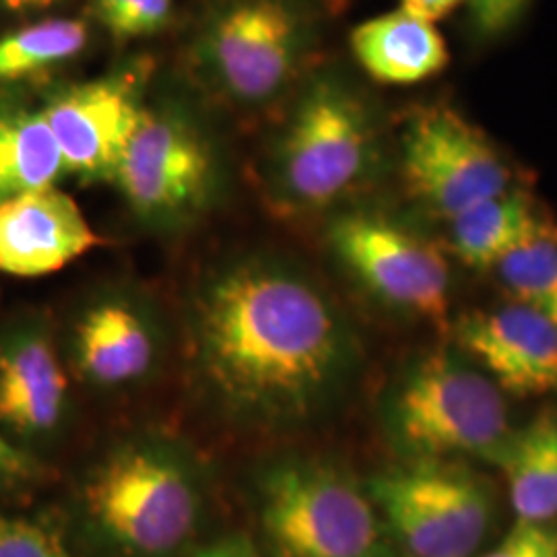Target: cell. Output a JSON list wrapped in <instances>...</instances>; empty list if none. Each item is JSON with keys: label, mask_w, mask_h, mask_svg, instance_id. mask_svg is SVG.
Masks as SVG:
<instances>
[{"label": "cell", "mask_w": 557, "mask_h": 557, "mask_svg": "<svg viewBox=\"0 0 557 557\" xmlns=\"http://www.w3.org/2000/svg\"><path fill=\"white\" fill-rule=\"evenodd\" d=\"M186 345L200 393L248 428L308 418L347 363L333 304L294 267L262 255L227 260L200 278L188 299Z\"/></svg>", "instance_id": "6da1fadb"}, {"label": "cell", "mask_w": 557, "mask_h": 557, "mask_svg": "<svg viewBox=\"0 0 557 557\" xmlns=\"http://www.w3.org/2000/svg\"><path fill=\"white\" fill-rule=\"evenodd\" d=\"M205 504L193 450L163 434H137L85 471L75 512L96 557H178L199 535Z\"/></svg>", "instance_id": "7a4b0ae2"}, {"label": "cell", "mask_w": 557, "mask_h": 557, "mask_svg": "<svg viewBox=\"0 0 557 557\" xmlns=\"http://www.w3.org/2000/svg\"><path fill=\"white\" fill-rule=\"evenodd\" d=\"M376 149L379 126L368 101L338 77H317L269 149V195L289 211L324 209L358 186Z\"/></svg>", "instance_id": "3957f363"}, {"label": "cell", "mask_w": 557, "mask_h": 557, "mask_svg": "<svg viewBox=\"0 0 557 557\" xmlns=\"http://www.w3.org/2000/svg\"><path fill=\"white\" fill-rule=\"evenodd\" d=\"M260 535L271 557H388L374 502L337 469L278 460L257 479Z\"/></svg>", "instance_id": "277c9868"}, {"label": "cell", "mask_w": 557, "mask_h": 557, "mask_svg": "<svg viewBox=\"0 0 557 557\" xmlns=\"http://www.w3.org/2000/svg\"><path fill=\"white\" fill-rule=\"evenodd\" d=\"M391 434L413 460H496L510 436L498 386L446 351H434L405 374L391 398Z\"/></svg>", "instance_id": "5b68a950"}, {"label": "cell", "mask_w": 557, "mask_h": 557, "mask_svg": "<svg viewBox=\"0 0 557 557\" xmlns=\"http://www.w3.org/2000/svg\"><path fill=\"white\" fill-rule=\"evenodd\" d=\"M220 180L218 149L199 122L176 108L147 106L114 184L140 221L176 227L207 211Z\"/></svg>", "instance_id": "8992f818"}, {"label": "cell", "mask_w": 557, "mask_h": 557, "mask_svg": "<svg viewBox=\"0 0 557 557\" xmlns=\"http://www.w3.org/2000/svg\"><path fill=\"white\" fill-rule=\"evenodd\" d=\"M386 531L413 557H469L487 535L494 498L450 460H416L366 483Z\"/></svg>", "instance_id": "52a82bcc"}, {"label": "cell", "mask_w": 557, "mask_h": 557, "mask_svg": "<svg viewBox=\"0 0 557 557\" xmlns=\"http://www.w3.org/2000/svg\"><path fill=\"white\" fill-rule=\"evenodd\" d=\"M310 29L292 0H225L207 20L197 57L209 83L242 106H262L298 77Z\"/></svg>", "instance_id": "ba28073f"}, {"label": "cell", "mask_w": 557, "mask_h": 557, "mask_svg": "<svg viewBox=\"0 0 557 557\" xmlns=\"http://www.w3.org/2000/svg\"><path fill=\"white\" fill-rule=\"evenodd\" d=\"M400 170L407 193L442 220L515 188L510 163L471 120L436 103L403 131Z\"/></svg>", "instance_id": "9c48e42d"}, {"label": "cell", "mask_w": 557, "mask_h": 557, "mask_svg": "<svg viewBox=\"0 0 557 557\" xmlns=\"http://www.w3.org/2000/svg\"><path fill=\"white\" fill-rule=\"evenodd\" d=\"M338 260L380 299L448 324L450 269L438 246L376 213H347L329 227Z\"/></svg>", "instance_id": "30bf717a"}, {"label": "cell", "mask_w": 557, "mask_h": 557, "mask_svg": "<svg viewBox=\"0 0 557 557\" xmlns=\"http://www.w3.org/2000/svg\"><path fill=\"white\" fill-rule=\"evenodd\" d=\"M145 108L143 75L137 71L62 85L40 106L66 174L87 182H114Z\"/></svg>", "instance_id": "8fae6325"}, {"label": "cell", "mask_w": 557, "mask_h": 557, "mask_svg": "<svg viewBox=\"0 0 557 557\" xmlns=\"http://www.w3.org/2000/svg\"><path fill=\"white\" fill-rule=\"evenodd\" d=\"M71 363L87 386L116 393L151 379L165 356L156 308L133 292L106 289L85 301L71 329Z\"/></svg>", "instance_id": "7c38bea8"}, {"label": "cell", "mask_w": 557, "mask_h": 557, "mask_svg": "<svg viewBox=\"0 0 557 557\" xmlns=\"http://www.w3.org/2000/svg\"><path fill=\"white\" fill-rule=\"evenodd\" d=\"M69 416V376L41 317L0 326V432L23 444L52 440Z\"/></svg>", "instance_id": "4fadbf2b"}, {"label": "cell", "mask_w": 557, "mask_h": 557, "mask_svg": "<svg viewBox=\"0 0 557 557\" xmlns=\"http://www.w3.org/2000/svg\"><path fill=\"white\" fill-rule=\"evenodd\" d=\"M457 341L502 393H557V329L529 308L510 304L473 312L458 322Z\"/></svg>", "instance_id": "5bb4252c"}, {"label": "cell", "mask_w": 557, "mask_h": 557, "mask_svg": "<svg viewBox=\"0 0 557 557\" xmlns=\"http://www.w3.org/2000/svg\"><path fill=\"white\" fill-rule=\"evenodd\" d=\"M100 244L79 205L57 186L0 202V273L48 275Z\"/></svg>", "instance_id": "9a60e30c"}, {"label": "cell", "mask_w": 557, "mask_h": 557, "mask_svg": "<svg viewBox=\"0 0 557 557\" xmlns=\"http://www.w3.org/2000/svg\"><path fill=\"white\" fill-rule=\"evenodd\" d=\"M351 50L372 79L386 85H413L442 73L448 48L436 23L398 9L363 21L351 32Z\"/></svg>", "instance_id": "2e32d148"}, {"label": "cell", "mask_w": 557, "mask_h": 557, "mask_svg": "<svg viewBox=\"0 0 557 557\" xmlns=\"http://www.w3.org/2000/svg\"><path fill=\"white\" fill-rule=\"evenodd\" d=\"M66 174L40 108L15 89H0V202L57 186Z\"/></svg>", "instance_id": "e0dca14e"}, {"label": "cell", "mask_w": 557, "mask_h": 557, "mask_svg": "<svg viewBox=\"0 0 557 557\" xmlns=\"http://www.w3.org/2000/svg\"><path fill=\"white\" fill-rule=\"evenodd\" d=\"M549 220L527 190L510 188L448 221L450 250L469 269H496Z\"/></svg>", "instance_id": "ac0fdd59"}, {"label": "cell", "mask_w": 557, "mask_h": 557, "mask_svg": "<svg viewBox=\"0 0 557 557\" xmlns=\"http://www.w3.org/2000/svg\"><path fill=\"white\" fill-rule=\"evenodd\" d=\"M494 465L506 475L518 520L552 522L557 517V413H541L510 432Z\"/></svg>", "instance_id": "d6986e66"}, {"label": "cell", "mask_w": 557, "mask_h": 557, "mask_svg": "<svg viewBox=\"0 0 557 557\" xmlns=\"http://www.w3.org/2000/svg\"><path fill=\"white\" fill-rule=\"evenodd\" d=\"M89 44L83 20H44L0 36V89L40 79L79 59Z\"/></svg>", "instance_id": "ffe728a7"}, {"label": "cell", "mask_w": 557, "mask_h": 557, "mask_svg": "<svg viewBox=\"0 0 557 557\" xmlns=\"http://www.w3.org/2000/svg\"><path fill=\"white\" fill-rule=\"evenodd\" d=\"M512 304L557 329V223L547 221L496 267Z\"/></svg>", "instance_id": "44dd1931"}, {"label": "cell", "mask_w": 557, "mask_h": 557, "mask_svg": "<svg viewBox=\"0 0 557 557\" xmlns=\"http://www.w3.org/2000/svg\"><path fill=\"white\" fill-rule=\"evenodd\" d=\"M96 17L119 40L158 34L172 17V0H94Z\"/></svg>", "instance_id": "7402d4cb"}, {"label": "cell", "mask_w": 557, "mask_h": 557, "mask_svg": "<svg viewBox=\"0 0 557 557\" xmlns=\"http://www.w3.org/2000/svg\"><path fill=\"white\" fill-rule=\"evenodd\" d=\"M0 557H73L57 533L0 512Z\"/></svg>", "instance_id": "603a6c76"}, {"label": "cell", "mask_w": 557, "mask_h": 557, "mask_svg": "<svg viewBox=\"0 0 557 557\" xmlns=\"http://www.w3.org/2000/svg\"><path fill=\"white\" fill-rule=\"evenodd\" d=\"M485 557H557V529L549 522L517 520L515 529Z\"/></svg>", "instance_id": "cb8c5ba5"}, {"label": "cell", "mask_w": 557, "mask_h": 557, "mask_svg": "<svg viewBox=\"0 0 557 557\" xmlns=\"http://www.w3.org/2000/svg\"><path fill=\"white\" fill-rule=\"evenodd\" d=\"M40 478V462L0 432V494L23 490Z\"/></svg>", "instance_id": "d4e9b609"}, {"label": "cell", "mask_w": 557, "mask_h": 557, "mask_svg": "<svg viewBox=\"0 0 557 557\" xmlns=\"http://www.w3.org/2000/svg\"><path fill=\"white\" fill-rule=\"evenodd\" d=\"M529 0H469L471 20L481 36L494 38L515 25Z\"/></svg>", "instance_id": "484cf974"}, {"label": "cell", "mask_w": 557, "mask_h": 557, "mask_svg": "<svg viewBox=\"0 0 557 557\" xmlns=\"http://www.w3.org/2000/svg\"><path fill=\"white\" fill-rule=\"evenodd\" d=\"M190 557H260L252 541L246 537H225L202 547Z\"/></svg>", "instance_id": "4316f807"}, {"label": "cell", "mask_w": 557, "mask_h": 557, "mask_svg": "<svg viewBox=\"0 0 557 557\" xmlns=\"http://www.w3.org/2000/svg\"><path fill=\"white\" fill-rule=\"evenodd\" d=\"M465 0H400V9L416 15L419 20L436 21L444 20L457 9Z\"/></svg>", "instance_id": "83f0119b"}, {"label": "cell", "mask_w": 557, "mask_h": 557, "mask_svg": "<svg viewBox=\"0 0 557 557\" xmlns=\"http://www.w3.org/2000/svg\"><path fill=\"white\" fill-rule=\"evenodd\" d=\"M62 0H0V7L11 13H29V11H44Z\"/></svg>", "instance_id": "f1b7e54d"}]
</instances>
